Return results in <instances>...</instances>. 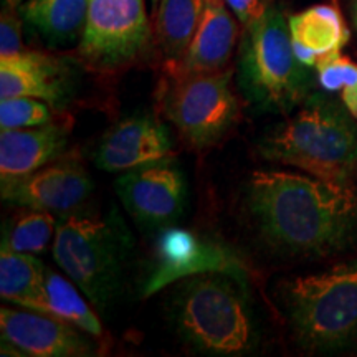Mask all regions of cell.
<instances>
[{
  "mask_svg": "<svg viewBox=\"0 0 357 357\" xmlns=\"http://www.w3.org/2000/svg\"><path fill=\"white\" fill-rule=\"evenodd\" d=\"M247 204L263 238L288 255H331L357 240L352 184L311 174L257 171L248 181Z\"/></svg>",
  "mask_w": 357,
  "mask_h": 357,
  "instance_id": "6da1fadb",
  "label": "cell"
},
{
  "mask_svg": "<svg viewBox=\"0 0 357 357\" xmlns=\"http://www.w3.org/2000/svg\"><path fill=\"white\" fill-rule=\"evenodd\" d=\"M258 154L314 177L352 184L357 177V118L342 100L312 91L296 113L261 137Z\"/></svg>",
  "mask_w": 357,
  "mask_h": 357,
  "instance_id": "7a4b0ae2",
  "label": "cell"
},
{
  "mask_svg": "<svg viewBox=\"0 0 357 357\" xmlns=\"http://www.w3.org/2000/svg\"><path fill=\"white\" fill-rule=\"evenodd\" d=\"M174 319L182 339L204 354L240 356L257 342L247 281L225 273L182 280L174 300Z\"/></svg>",
  "mask_w": 357,
  "mask_h": 357,
  "instance_id": "3957f363",
  "label": "cell"
},
{
  "mask_svg": "<svg viewBox=\"0 0 357 357\" xmlns=\"http://www.w3.org/2000/svg\"><path fill=\"white\" fill-rule=\"evenodd\" d=\"M132 242L121 217L73 212L56 225L52 252L56 265L96 310L106 311L121 291Z\"/></svg>",
  "mask_w": 357,
  "mask_h": 357,
  "instance_id": "277c9868",
  "label": "cell"
},
{
  "mask_svg": "<svg viewBox=\"0 0 357 357\" xmlns=\"http://www.w3.org/2000/svg\"><path fill=\"white\" fill-rule=\"evenodd\" d=\"M307 66L294 53L288 20L271 6L255 25L245 29L238 58L242 95L261 113H291L312 93Z\"/></svg>",
  "mask_w": 357,
  "mask_h": 357,
  "instance_id": "5b68a950",
  "label": "cell"
},
{
  "mask_svg": "<svg viewBox=\"0 0 357 357\" xmlns=\"http://www.w3.org/2000/svg\"><path fill=\"white\" fill-rule=\"evenodd\" d=\"M281 303L306 349L337 352L357 344V261L284 281Z\"/></svg>",
  "mask_w": 357,
  "mask_h": 357,
  "instance_id": "8992f818",
  "label": "cell"
},
{
  "mask_svg": "<svg viewBox=\"0 0 357 357\" xmlns=\"http://www.w3.org/2000/svg\"><path fill=\"white\" fill-rule=\"evenodd\" d=\"M230 71L176 73L162 98L164 114L190 146L215 144L238 116Z\"/></svg>",
  "mask_w": 357,
  "mask_h": 357,
  "instance_id": "52a82bcc",
  "label": "cell"
},
{
  "mask_svg": "<svg viewBox=\"0 0 357 357\" xmlns=\"http://www.w3.org/2000/svg\"><path fill=\"white\" fill-rule=\"evenodd\" d=\"M151 26L144 0H89L78 53L96 70H116L139 56Z\"/></svg>",
  "mask_w": 357,
  "mask_h": 357,
  "instance_id": "ba28073f",
  "label": "cell"
},
{
  "mask_svg": "<svg viewBox=\"0 0 357 357\" xmlns=\"http://www.w3.org/2000/svg\"><path fill=\"white\" fill-rule=\"evenodd\" d=\"M116 192L126 211L146 227H167L187 204L184 172L171 158L129 169L116 181Z\"/></svg>",
  "mask_w": 357,
  "mask_h": 357,
  "instance_id": "9c48e42d",
  "label": "cell"
},
{
  "mask_svg": "<svg viewBox=\"0 0 357 357\" xmlns=\"http://www.w3.org/2000/svg\"><path fill=\"white\" fill-rule=\"evenodd\" d=\"M202 273H225L247 281L242 258L225 245L202 238L190 230L167 229L159 236L158 263L146 284L144 296Z\"/></svg>",
  "mask_w": 357,
  "mask_h": 357,
  "instance_id": "30bf717a",
  "label": "cell"
},
{
  "mask_svg": "<svg viewBox=\"0 0 357 357\" xmlns=\"http://www.w3.org/2000/svg\"><path fill=\"white\" fill-rule=\"evenodd\" d=\"M83 329L29 307L0 310L3 354L30 357H83L95 351Z\"/></svg>",
  "mask_w": 357,
  "mask_h": 357,
  "instance_id": "8fae6325",
  "label": "cell"
},
{
  "mask_svg": "<svg viewBox=\"0 0 357 357\" xmlns=\"http://www.w3.org/2000/svg\"><path fill=\"white\" fill-rule=\"evenodd\" d=\"M93 187L91 177L82 164L66 159L47 164L13 184L2 185V199L24 208L65 217L79 211L91 195Z\"/></svg>",
  "mask_w": 357,
  "mask_h": 357,
  "instance_id": "7c38bea8",
  "label": "cell"
},
{
  "mask_svg": "<svg viewBox=\"0 0 357 357\" xmlns=\"http://www.w3.org/2000/svg\"><path fill=\"white\" fill-rule=\"evenodd\" d=\"M172 141L167 128L153 114H134L102 136L95 164L106 172H124L171 158Z\"/></svg>",
  "mask_w": 357,
  "mask_h": 357,
  "instance_id": "4fadbf2b",
  "label": "cell"
},
{
  "mask_svg": "<svg viewBox=\"0 0 357 357\" xmlns=\"http://www.w3.org/2000/svg\"><path fill=\"white\" fill-rule=\"evenodd\" d=\"M73 91V71L61 58L24 50L0 58V98L30 96L60 109Z\"/></svg>",
  "mask_w": 357,
  "mask_h": 357,
  "instance_id": "5bb4252c",
  "label": "cell"
},
{
  "mask_svg": "<svg viewBox=\"0 0 357 357\" xmlns=\"http://www.w3.org/2000/svg\"><path fill=\"white\" fill-rule=\"evenodd\" d=\"M68 136L58 124L2 129L0 132V185L29 177L63 154Z\"/></svg>",
  "mask_w": 357,
  "mask_h": 357,
  "instance_id": "9a60e30c",
  "label": "cell"
},
{
  "mask_svg": "<svg viewBox=\"0 0 357 357\" xmlns=\"http://www.w3.org/2000/svg\"><path fill=\"white\" fill-rule=\"evenodd\" d=\"M238 24L225 0H207L202 20L176 73H215L225 70L238 40Z\"/></svg>",
  "mask_w": 357,
  "mask_h": 357,
  "instance_id": "2e32d148",
  "label": "cell"
},
{
  "mask_svg": "<svg viewBox=\"0 0 357 357\" xmlns=\"http://www.w3.org/2000/svg\"><path fill=\"white\" fill-rule=\"evenodd\" d=\"M296 58L307 68L339 53L349 40V30L336 7L314 6L288 19Z\"/></svg>",
  "mask_w": 357,
  "mask_h": 357,
  "instance_id": "e0dca14e",
  "label": "cell"
},
{
  "mask_svg": "<svg viewBox=\"0 0 357 357\" xmlns=\"http://www.w3.org/2000/svg\"><path fill=\"white\" fill-rule=\"evenodd\" d=\"M89 0H25L19 13L24 25L48 48L79 43L88 17Z\"/></svg>",
  "mask_w": 357,
  "mask_h": 357,
  "instance_id": "ac0fdd59",
  "label": "cell"
},
{
  "mask_svg": "<svg viewBox=\"0 0 357 357\" xmlns=\"http://www.w3.org/2000/svg\"><path fill=\"white\" fill-rule=\"evenodd\" d=\"M207 0H160L155 15V38L167 63L176 68L189 50L202 20Z\"/></svg>",
  "mask_w": 357,
  "mask_h": 357,
  "instance_id": "d6986e66",
  "label": "cell"
},
{
  "mask_svg": "<svg viewBox=\"0 0 357 357\" xmlns=\"http://www.w3.org/2000/svg\"><path fill=\"white\" fill-rule=\"evenodd\" d=\"M79 291L82 289L73 281H68L65 276L47 268L42 296L37 301L30 303L26 307L55 316V318L77 326V328L83 329L84 333L95 337L101 336L102 328L100 319L91 307L86 305Z\"/></svg>",
  "mask_w": 357,
  "mask_h": 357,
  "instance_id": "ffe728a7",
  "label": "cell"
},
{
  "mask_svg": "<svg viewBox=\"0 0 357 357\" xmlns=\"http://www.w3.org/2000/svg\"><path fill=\"white\" fill-rule=\"evenodd\" d=\"M47 268L32 253L0 250V296L26 307L42 296Z\"/></svg>",
  "mask_w": 357,
  "mask_h": 357,
  "instance_id": "44dd1931",
  "label": "cell"
},
{
  "mask_svg": "<svg viewBox=\"0 0 357 357\" xmlns=\"http://www.w3.org/2000/svg\"><path fill=\"white\" fill-rule=\"evenodd\" d=\"M55 217L50 212L26 208L17 213L2 234V250L20 253H45L56 234Z\"/></svg>",
  "mask_w": 357,
  "mask_h": 357,
  "instance_id": "7402d4cb",
  "label": "cell"
},
{
  "mask_svg": "<svg viewBox=\"0 0 357 357\" xmlns=\"http://www.w3.org/2000/svg\"><path fill=\"white\" fill-rule=\"evenodd\" d=\"M316 70L319 86L324 91L341 93L346 108L357 118V63L339 52L323 58Z\"/></svg>",
  "mask_w": 357,
  "mask_h": 357,
  "instance_id": "603a6c76",
  "label": "cell"
},
{
  "mask_svg": "<svg viewBox=\"0 0 357 357\" xmlns=\"http://www.w3.org/2000/svg\"><path fill=\"white\" fill-rule=\"evenodd\" d=\"M52 121V106L30 96L2 98L0 126L2 129L37 128Z\"/></svg>",
  "mask_w": 357,
  "mask_h": 357,
  "instance_id": "cb8c5ba5",
  "label": "cell"
},
{
  "mask_svg": "<svg viewBox=\"0 0 357 357\" xmlns=\"http://www.w3.org/2000/svg\"><path fill=\"white\" fill-rule=\"evenodd\" d=\"M22 20L19 8L3 7L2 17H0V58L12 56L24 52L22 43Z\"/></svg>",
  "mask_w": 357,
  "mask_h": 357,
  "instance_id": "d4e9b609",
  "label": "cell"
},
{
  "mask_svg": "<svg viewBox=\"0 0 357 357\" xmlns=\"http://www.w3.org/2000/svg\"><path fill=\"white\" fill-rule=\"evenodd\" d=\"M225 2L243 30L255 25L271 7V0H225Z\"/></svg>",
  "mask_w": 357,
  "mask_h": 357,
  "instance_id": "484cf974",
  "label": "cell"
},
{
  "mask_svg": "<svg viewBox=\"0 0 357 357\" xmlns=\"http://www.w3.org/2000/svg\"><path fill=\"white\" fill-rule=\"evenodd\" d=\"M25 2V0H3V7H10V8H19L20 3Z\"/></svg>",
  "mask_w": 357,
  "mask_h": 357,
  "instance_id": "4316f807",
  "label": "cell"
},
{
  "mask_svg": "<svg viewBox=\"0 0 357 357\" xmlns=\"http://www.w3.org/2000/svg\"><path fill=\"white\" fill-rule=\"evenodd\" d=\"M352 12H354V24L357 29V0H352Z\"/></svg>",
  "mask_w": 357,
  "mask_h": 357,
  "instance_id": "83f0119b",
  "label": "cell"
},
{
  "mask_svg": "<svg viewBox=\"0 0 357 357\" xmlns=\"http://www.w3.org/2000/svg\"><path fill=\"white\" fill-rule=\"evenodd\" d=\"M159 2H160V0H153V8H154V10H158Z\"/></svg>",
  "mask_w": 357,
  "mask_h": 357,
  "instance_id": "f1b7e54d",
  "label": "cell"
}]
</instances>
